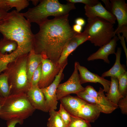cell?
<instances>
[{"instance_id":"ac0fdd59","label":"cell","mask_w":127,"mask_h":127,"mask_svg":"<svg viewBox=\"0 0 127 127\" xmlns=\"http://www.w3.org/2000/svg\"><path fill=\"white\" fill-rule=\"evenodd\" d=\"M121 52V48H118L115 54L116 58L114 64L109 70L103 73L101 75L102 77L104 78L110 76L118 78L127 71L125 66L120 63Z\"/></svg>"},{"instance_id":"7a4b0ae2","label":"cell","mask_w":127,"mask_h":127,"mask_svg":"<svg viewBox=\"0 0 127 127\" xmlns=\"http://www.w3.org/2000/svg\"><path fill=\"white\" fill-rule=\"evenodd\" d=\"M31 26L21 13L14 10L0 21V32L3 38L17 43L16 50L20 55L28 54L33 47L34 34Z\"/></svg>"},{"instance_id":"f35d334b","label":"cell","mask_w":127,"mask_h":127,"mask_svg":"<svg viewBox=\"0 0 127 127\" xmlns=\"http://www.w3.org/2000/svg\"></svg>"},{"instance_id":"e575fe53","label":"cell","mask_w":127,"mask_h":127,"mask_svg":"<svg viewBox=\"0 0 127 127\" xmlns=\"http://www.w3.org/2000/svg\"><path fill=\"white\" fill-rule=\"evenodd\" d=\"M82 26L75 24L73 26L72 28L73 31L77 33H80L81 32L82 30Z\"/></svg>"},{"instance_id":"30bf717a","label":"cell","mask_w":127,"mask_h":127,"mask_svg":"<svg viewBox=\"0 0 127 127\" xmlns=\"http://www.w3.org/2000/svg\"><path fill=\"white\" fill-rule=\"evenodd\" d=\"M41 75L38 83L39 87L41 89L48 86L54 80L61 68L66 65L67 63L60 65L55 63L49 59L42 58Z\"/></svg>"},{"instance_id":"836d02e7","label":"cell","mask_w":127,"mask_h":127,"mask_svg":"<svg viewBox=\"0 0 127 127\" xmlns=\"http://www.w3.org/2000/svg\"><path fill=\"white\" fill-rule=\"evenodd\" d=\"M0 8L3 9L7 12L11 9L7 4L5 0H0Z\"/></svg>"},{"instance_id":"d6a6232c","label":"cell","mask_w":127,"mask_h":127,"mask_svg":"<svg viewBox=\"0 0 127 127\" xmlns=\"http://www.w3.org/2000/svg\"><path fill=\"white\" fill-rule=\"evenodd\" d=\"M18 123L20 124H23L20 121L14 119L7 121V127H15L16 125Z\"/></svg>"},{"instance_id":"1f68e13d","label":"cell","mask_w":127,"mask_h":127,"mask_svg":"<svg viewBox=\"0 0 127 127\" xmlns=\"http://www.w3.org/2000/svg\"><path fill=\"white\" fill-rule=\"evenodd\" d=\"M118 38L120 40V42L124 49L127 58V50L126 47L125 42L124 40L125 38L123 36H120V34H117Z\"/></svg>"},{"instance_id":"603a6c76","label":"cell","mask_w":127,"mask_h":127,"mask_svg":"<svg viewBox=\"0 0 127 127\" xmlns=\"http://www.w3.org/2000/svg\"><path fill=\"white\" fill-rule=\"evenodd\" d=\"M20 55L16 50L10 54H0V74L7 69L10 63Z\"/></svg>"},{"instance_id":"52a82bcc","label":"cell","mask_w":127,"mask_h":127,"mask_svg":"<svg viewBox=\"0 0 127 127\" xmlns=\"http://www.w3.org/2000/svg\"><path fill=\"white\" fill-rule=\"evenodd\" d=\"M60 100L61 103L71 115L90 123L94 122L101 112L97 106L90 104L77 96L68 95Z\"/></svg>"},{"instance_id":"2e32d148","label":"cell","mask_w":127,"mask_h":127,"mask_svg":"<svg viewBox=\"0 0 127 127\" xmlns=\"http://www.w3.org/2000/svg\"><path fill=\"white\" fill-rule=\"evenodd\" d=\"M119 39L118 37L115 35L108 43L100 47L97 51L91 54L87 60L90 61L101 59L107 63L109 64L110 61L108 56L110 54H115V48Z\"/></svg>"},{"instance_id":"d6986e66","label":"cell","mask_w":127,"mask_h":127,"mask_svg":"<svg viewBox=\"0 0 127 127\" xmlns=\"http://www.w3.org/2000/svg\"><path fill=\"white\" fill-rule=\"evenodd\" d=\"M41 56L36 53L32 49L28 54L26 62V69L28 81L30 83L32 74L39 65L41 63Z\"/></svg>"},{"instance_id":"44dd1931","label":"cell","mask_w":127,"mask_h":127,"mask_svg":"<svg viewBox=\"0 0 127 127\" xmlns=\"http://www.w3.org/2000/svg\"><path fill=\"white\" fill-rule=\"evenodd\" d=\"M47 123V127H67L58 111L51 110Z\"/></svg>"},{"instance_id":"9a60e30c","label":"cell","mask_w":127,"mask_h":127,"mask_svg":"<svg viewBox=\"0 0 127 127\" xmlns=\"http://www.w3.org/2000/svg\"><path fill=\"white\" fill-rule=\"evenodd\" d=\"M26 94L30 103L35 109L46 112L48 111L44 95L38 85L31 86Z\"/></svg>"},{"instance_id":"f546056e","label":"cell","mask_w":127,"mask_h":127,"mask_svg":"<svg viewBox=\"0 0 127 127\" xmlns=\"http://www.w3.org/2000/svg\"><path fill=\"white\" fill-rule=\"evenodd\" d=\"M68 3H81L89 6H92L95 5L100 2L98 0H67Z\"/></svg>"},{"instance_id":"3957f363","label":"cell","mask_w":127,"mask_h":127,"mask_svg":"<svg viewBox=\"0 0 127 127\" xmlns=\"http://www.w3.org/2000/svg\"><path fill=\"white\" fill-rule=\"evenodd\" d=\"M0 118L7 121L16 119L23 124L36 109L32 106L26 93L11 94L0 97Z\"/></svg>"},{"instance_id":"e0dca14e","label":"cell","mask_w":127,"mask_h":127,"mask_svg":"<svg viewBox=\"0 0 127 127\" xmlns=\"http://www.w3.org/2000/svg\"><path fill=\"white\" fill-rule=\"evenodd\" d=\"M85 15L88 19L99 17L104 19L113 24L115 23V17L107 11L101 2L92 6L85 5L84 7Z\"/></svg>"},{"instance_id":"277c9868","label":"cell","mask_w":127,"mask_h":127,"mask_svg":"<svg viewBox=\"0 0 127 127\" xmlns=\"http://www.w3.org/2000/svg\"><path fill=\"white\" fill-rule=\"evenodd\" d=\"M75 9L74 4H62L57 0H40L38 4L21 14L31 23H35L38 25L47 20L48 16L66 15Z\"/></svg>"},{"instance_id":"83f0119b","label":"cell","mask_w":127,"mask_h":127,"mask_svg":"<svg viewBox=\"0 0 127 127\" xmlns=\"http://www.w3.org/2000/svg\"><path fill=\"white\" fill-rule=\"evenodd\" d=\"M42 71V63L40 64L33 72L30 82L31 86L38 85L40 80Z\"/></svg>"},{"instance_id":"f1b7e54d","label":"cell","mask_w":127,"mask_h":127,"mask_svg":"<svg viewBox=\"0 0 127 127\" xmlns=\"http://www.w3.org/2000/svg\"><path fill=\"white\" fill-rule=\"evenodd\" d=\"M58 113L67 127L69 124L71 119V115L61 103Z\"/></svg>"},{"instance_id":"8d00e7d4","label":"cell","mask_w":127,"mask_h":127,"mask_svg":"<svg viewBox=\"0 0 127 127\" xmlns=\"http://www.w3.org/2000/svg\"><path fill=\"white\" fill-rule=\"evenodd\" d=\"M8 13L4 10L0 8V21L4 18Z\"/></svg>"},{"instance_id":"5b68a950","label":"cell","mask_w":127,"mask_h":127,"mask_svg":"<svg viewBox=\"0 0 127 127\" xmlns=\"http://www.w3.org/2000/svg\"><path fill=\"white\" fill-rule=\"evenodd\" d=\"M28 54L18 56L8 64L7 69L3 72L7 75L11 94L26 93L31 86L27 72Z\"/></svg>"},{"instance_id":"74e56055","label":"cell","mask_w":127,"mask_h":127,"mask_svg":"<svg viewBox=\"0 0 127 127\" xmlns=\"http://www.w3.org/2000/svg\"><path fill=\"white\" fill-rule=\"evenodd\" d=\"M32 1V4L35 6H36L37 4L40 2V0H31Z\"/></svg>"},{"instance_id":"7402d4cb","label":"cell","mask_w":127,"mask_h":127,"mask_svg":"<svg viewBox=\"0 0 127 127\" xmlns=\"http://www.w3.org/2000/svg\"><path fill=\"white\" fill-rule=\"evenodd\" d=\"M17 47V44L14 41L3 38L0 40V54L11 53Z\"/></svg>"},{"instance_id":"6da1fadb","label":"cell","mask_w":127,"mask_h":127,"mask_svg":"<svg viewBox=\"0 0 127 127\" xmlns=\"http://www.w3.org/2000/svg\"><path fill=\"white\" fill-rule=\"evenodd\" d=\"M69 15L48 19L38 24L39 30L34 34L33 43L36 53L58 63L65 44L76 33L69 24Z\"/></svg>"},{"instance_id":"d590c367","label":"cell","mask_w":127,"mask_h":127,"mask_svg":"<svg viewBox=\"0 0 127 127\" xmlns=\"http://www.w3.org/2000/svg\"><path fill=\"white\" fill-rule=\"evenodd\" d=\"M85 20L83 18L81 17L77 18L75 20V24L82 26L85 25Z\"/></svg>"},{"instance_id":"ba28073f","label":"cell","mask_w":127,"mask_h":127,"mask_svg":"<svg viewBox=\"0 0 127 127\" xmlns=\"http://www.w3.org/2000/svg\"><path fill=\"white\" fill-rule=\"evenodd\" d=\"M109 12L115 17L118 27L114 31L115 35L122 33L127 40V4L124 0H111Z\"/></svg>"},{"instance_id":"8992f818","label":"cell","mask_w":127,"mask_h":127,"mask_svg":"<svg viewBox=\"0 0 127 127\" xmlns=\"http://www.w3.org/2000/svg\"><path fill=\"white\" fill-rule=\"evenodd\" d=\"M84 31L88 40L95 46L101 47L108 43L115 35L113 24L103 18H87Z\"/></svg>"},{"instance_id":"5bb4252c","label":"cell","mask_w":127,"mask_h":127,"mask_svg":"<svg viewBox=\"0 0 127 127\" xmlns=\"http://www.w3.org/2000/svg\"><path fill=\"white\" fill-rule=\"evenodd\" d=\"M78 71H79L80 80L81 84L87 83H99L102 85L104 91L108 93L111 81L106 79L98 75L93 73L83 66L76 62Z\"/></svg>"},{"instance_id":"8fae6325","label":"cell","mask_w":127,"mask_h":127,"mask_svg":"<svg viewBox=\"0 0 127 127\" xmlns=\"http://www.w3.org/2000/svg\"><path fill=\"white\" fill-rule=\"evenodd\" d=\"M66 65L63 66L58 73L56 75L52 83L49 85L41 89L44 95L48 111L51 110H56L58 103L56 91L60 83L64 78L63 73Z\"/></svg>"},{"instance_id":"484cf974","label":"cell","mask_w":127,"mask_h":127,"mask_svg":"<svg viewBox=\"0 0 127 127\" xmlns=\"http://www.w3.org/2000/svg\"><path fill=\"white\" fill-rule=\"evenodd\" d=\"M90 123L83 119L71 115L70 122L67 127H92Z\"/></svg>"},{"instance_id":"7c38bea8","label":"cell","mask_w":127,"mask_h":127,"mask_svg":"<svg viewBox=\"0 0 127 127\" xmlns=\"http://www.w3.org/2000/svg\"><path fill=\"white\" fill-rule=\"evenodd\" d=\"M84 91L94 99L101 112L110 114L118 107L117 105L107 98L104 94L103 89L101 87L97 91L93 87L88 85L85 87Z\"/></svg>"},{"instance_id":"4316f807","label":"cell","mask_w":127,"mask_h":127,"mask_svg":"<svg viewBox=\"0 0 127 127\" xmlns=\"http://www.w3.org/2000/svg\"><path fill=\"white\" fill-rule=\"evenodd\" d=\"M119 90L123 96L127 95V72L126 71L118 78Z\"/></svg>"},{"instance_id":"cb8c5ba5","label":"cell","mask_w":127,"mask_h":127,"mask_svg":"<svg viewBox=\"0 0 127 127\" xmlns=\"http://www.w3.org/2000/svg\"><path fill=\"white\" fill-rule=\"evenodd\" d=\"M11 94L8 76L3 72L0 74V96L5 97Z\"/></svg>"},{"instance_id":"4dcf8cb0","label":"cell","mask_w":127,"mask_h":127,"mask_svg":"<svg viewBox=\"0 0 127 127\" xmlns=\"http://www.w3.org/2000/svg\"><path fill=\"white\" fill-rule=\"evenodd\" d=\"M118 107L123 114H127V95L120 99L117 104Z\"/></svg>"},{"instance_id":"ffe728a7","label":"cell","mask_w":127,"mask_h":127,"mask_svg":"<svg viewBox=\"0 0 127 127\" xmlns=\"http://www.w3.org/2000/svg\"><path fill=\"white\" fill-rule=\"evenodd\" d=\"M118 88V78L111 77L109 89L108 92L106 94V96L112 102L117 105L119 100L123 97L120 93Z\"/></svg>"},{"instance_id":"9c48e42d","label":"cell","mask_w":127,"mask_h":127,"mask_svg":"<svg viewBox=\"0 0 127 127\" xmlns=\"http://www.w3.org/2000/svg\"><path fill=\"white\" fill-rule=\"evenodd\" d=\"M75 63L73 72L66 82L59 84L57 88L56 95L58 100L71 94H77L84 91L85 87L81 83L79 74Z\"/></svg>"},{"instance_id":"4fadbf2b","label":"cell","mask_w":127,"mask_h":127,"mask_svg":"<svg viewBox=\"0 0 127 127\" xmlns=\"http://www.w3.org/2000/svg\"><path fill=\"white\" fill-rule=\"evenodd\" d=\"M88 40V36L84 31L80 33H76L65 44L58 63L62 65L67 63V58L69 55L79 45Z\"/></svg>"},{"instance_id":"d4e9b609","label":"cell","mask_w":127,"mask_h":127,"mask_svg":"<svg viewBox=\"0 0 127 127\" xmlns=\"http://www.w3.org/2000/svg\"><path fill=\"white\" fill-rule=\"evenodd\" d=\"M5 1L11 9L15 7L16 10L18 12L29 5V1L27 0H5Z\"/></svg>"}]
</instances>
